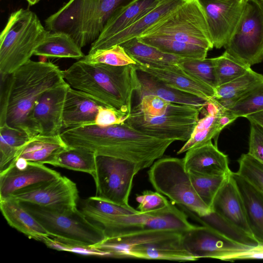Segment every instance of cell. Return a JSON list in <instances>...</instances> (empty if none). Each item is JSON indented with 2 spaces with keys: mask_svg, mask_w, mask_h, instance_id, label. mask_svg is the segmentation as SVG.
<instances>
[{
  "mask_svg": "<svg viewBox=\"0 0 263 263\" xmlns=\"http://www.w3.org/2000/svg\"><path fill=\"white\" fill-rule=\"evenodd\" d=\"M61 136L68 146L82 148L97 156L132 161L141 170L151 167L175 141L153 137L126 122L108 126L91 125L65 129Z\"/></svg>",
  "mask_w": 263,
  "mask_h": 263,
  "instance_id": "6da1fadb",
  "label": "cell"
},
{
  "mask_svg": "<svg viewBox=\"0 0 263 263\" xmlns=\"http://www.w3.org/2000/svg\"><path fill=\"white\" fill-rule=\"evenodd\" d=\"M62 71L64 80L72 88L88 94L103 106L126 115L131 113L138 83L135 64L115 66L79 60Z\"/></svg>",
  "mask_w": 263,
  "mask_h": 263,
  "instance_id": "7a4b0ae2",
  "label": "cell"
},
{
  "mask_svg": "<svg viewBox=\"0 0 263 263\" xmlns=\"http://www.w3.org/2000/svg\"><path fill=\"white\" fill-rule=\"evenodd\" d=\"M10 76L6 123L29 136L28 117L35 103L45 91L66 82L63 71L51 62L29 60Z\"/></svg>",
  "mask_w": 263,
  "mask_h": 263,
  "instance_id": "3957f363",
  "label": "cell"
},
{
  "mask_svg": "<svg viewBox=\"0 0 263 263\" xmlns=\"http://www.w3.org/2000/svg\"><path fill=\"white\" fill-rule=\"evenodd\" d=\"M182 233L170 230H145L106 238L93 247L104 252L106 257L196 260L183 247Z\"/></svg>",
  "mask_w": 263,
  "mask_h": 263,
  "instance_id": "277c9868",
  "label": "cell"
},
{
  "mask_svg": "<svg viewBox=\"0 0 263 263\" xmlns=\"http://www.w3.org/2000/svg\"><path fill=\"white\" fill-rule=\"evenodd\" d=\"M48 32L29 9L11 13L0 35L1 75L12 73L30 60Z\"/></svg>",
  "mask_w": 263,
  "mask_h": 263,
  "instance_id": "5b68a950",
  "label": "cell"
},
{
  "mask_svg": "<svg viewBox=\"0 0 263 263\" xmlns=\"http://www.w3.org/2000/svg\"><path fill=\"white\" fill-rule=\"evenodd\" d=\"M147 174L156 191L166 196L173 204L192 211L199 217L213 212L196 192L183 159L161 157L154 162Z\"/></svg>",
  "mask_w": 263,
  "mask_h": 263,
  "instance_id": "8992f818",
  "label": "cell"
},
{
  "mask_svg": "<svg viewBox=\"0 0 263 263\" xmlns=\"http://www.w3.org/2000/svg\"><path fill=\"white\" fill-rule=\"evenodd\" d=\"M21 203L46 230L51 237L65 242L88 247L99 244L106 238L102 229L90 221L78 209L60 212L35 204Z\"/></svg>",
  "mask_w": 263,
  "mask_h": 263,
  "instance_id": "52a82bcc",
  "label": "cell"
},
{
  "mask_svg": "<svg viewBox=\"0 0 263 263\" xmlns=\"http://www.w3.org/2000/svg\"><path fill=\"white\" fill-rule=\"evenodd\" d=\"M141 36L172 39L209 50L214 47L205 14L198 0H185Z\"/></svg>",
  "mask_w": 263,
  "mask_h": 263,
  "instance_id": "ba28073f",
  "label": "cell"
},
{
  "mask_svg": "<svg viewBox=\"0 0 263 263\" xmlns=\"http://www.w3.org/2000/svg\"><path fill=\"white\" fill-rule=\"evenodd\" d=\"M91 222L103 230L106 238L150 230H170L183 233L194 225L171 201L162 209L147 213L108 215Z\"/></svg>",
  "mask_w": 263,
  "mask_h": 263,
  "instance_id": "9c48e42d",
  "label": "cell"
},
{
  "mask_svg": "<svg viewBox=\"0 0 263 263\" xmlns=\"http://www.w3.org/2000/svg\"><path fill=\"white\" fill-rule=\"evenodd\" d=\"M203 109L171 103L163 115L151 117L144 116L134 108L125 122L132 127L153 137L186 141Z\"/></svg>",
  "mask_w": 263,
  "mask_h": 263,
  "instance_id": "30bf717a",
  "label": "cell"
},
{
  "mask_svg": "<svg viewBox=\"0 0 263 263\" xmlns=\"http://www.w3.org/2000/svg\"><path fill=\"white\" fill-rule=\"evenodd\" d=\"M136 163L126 160L97 155L96 168L91 175L98 199L132 209L128 203L135 176L141 171Z\"/></svg>",
  "mask_w": 263,
  "mask_h": 263,
  "instance_id": "8fae6325",
  "label": "cell"
},
{
  "mask_svg": "<svg viewBox=\"0 0 263 263\" xmlns=\"http://www.w3.org/2000/svg\"><path fill=\"white\" fill-rule=\"evenodd\" d=\"M224 48L233 57L250 66L263 61L262 1H247L237 27Z\"/></svg>",
  "mask_w": 263,
  "mask_h": 263,
  "instance_id": "7c38bea8",
  "label": "cell"
},
{
  "mask_svg": "<svg viewBox=\"0 0 263 263\" xmlns=\"http://www.w3.org/2000/svg\"><path fill=\"white\" fill-rule=\"evenodd\" d=\"M9 197L20 202L65 212L78 209L79 191L76 183L66 176H61L54 180L17 191Z\"/></svg>",
  "mask_w": 263,
  "mask_h": 263,
  "instance_id": "4fadbf2b",
  "label": "cell"
},
{
  "mask_svg": "<svg viewBox=\"0 0 263 263\" xmlns=\"http://www.w3.org/2000/svg\"><path fill=\"white\" fill-rule=\"evenodd\" d=\"M182 245L196 260L220 259L224 255L244 250L251 246L243 243L209 225L194 226L182 233Z\"/></svg>",
  "mask_w": 263,
  "mask_h": 263,
  "instance_id": "5bb4252c",
  "label": "cell"
},
{
  "mask_svg": "<svg viewBox=\"0 0 263 263\" xmlns=\"http://www.w3.org/2000/svg\"><path fill=\"white\" fill-rule=\"evenodd\" d=\"M66 82L45 91L39 98L28 117L31 138L37 134H60L63 128V110L67 90Z\"/></svg>",
  "mask_w": 263,
  "mask_h": 263,
  "instance_id": "9a60e30c",
  "label": "cell"
},
{
  "mask_svg": "<svg viewBox=\"0 0 263 263\" xmlns=\"http://www.w3.org/2000/svg\"><path fill=\"white\" fill-rule=\"evenodd\" d=\"M99 0H69L57 12L45 21L46 28L50 32L69 34L78 45H87V36L90 20Z\"/></svg>",
  "mask_w": 263,
  "mask_h": 263,
  "instance_id": "2e32d148",
  "label": "cell"
},
{
  "mask_svg": "<svg viewBox=\"0 0 263 263\" xmlns=\"http://www.w3.org/2000/svg\"><path fill=\"white\" fill-rule=\"evenodd\" d=\"M198 1L205 14L214 47H224L237 27L247 1Z\"/></svg>",
  "mask_w": 263,
  "mask_h": 263,
  "instance_id": "e0dca14e",
  "label": "cell"
},
{
  "mask_svg": "<svg viewBox=\"0 0 263 263\" xmlns=\"http://www.w3.org/2000/svg\"><path fill=\"white\" fill-rule=\"evenodd\" d=\"M61 176L59 172L43 164L17 158L7 170L0 173V199L8 198L20 190Z\"/></svg>",
  "mask_w": 263,
  "mask_h": 263,
  "instance_id": "ac0fdd59",
  "label": "cell"
},
{
  "mask_svg": "<svg viewBox=\"0 0 263 263\" xmlns=\"http://www.w3.org/2000/svg\"><path fill=\"white\" fill-rule=\"evenodd\" d=\"M136 63L137 70L155 77L169 87L206 101L214 98L215 88L186 73L177 64Z\"/></svg>",
  "mask_w": 263,
  "mask_h": 263,
  "instance_id": "d6986e66",
  "label": "cell"
},
{
  "mask_svg": "<svg viewBox=\"0 0 263 263\" xmlns=\"http://www.w3.org/2000/svg\"><path fill=\"white\" fill-rule=\"evenodd\" d=\"M232 172L214 199L212 205L213 212L234 229L255 240L248 223L241 197Z\"/></svg>",
  "mask_w": 263,
  "mask_h": 263,
  "instance_id": "ffe728a7",
  "label": "cell"
},
{
  "mask_svg": "<svg viewBox=\"0 0 263 263\" xmlns=\"http://www.w3.org/2000/svg\"><path fill=\"white\" fill-rule=\"evenodd\" d=\"M185 0H159L152 9L123 30L100 43H92L88 53L106 49L138 37L168 15Z\"/></svg>",
  "mask_w": 263,
  "mask_h": 263,
  "instance_id": "44dd1931",
  "label": "cell"
},
{
  "mask_svg": "<svg viewBox=\"0 0 263 263\" xmlns=\"http://www.w3.org/2000/svg\"><path fill=\"white\" fill-rule=\"evenodd\" d=\"M186 152L183 159L187 172L211 176H228L232 172L228 156L220 151L212 141Z\"/></svg>",
  "mask_w": 263,
  "mask_h": 263,
  "instance_id": "7402d4cb",
  "label": "cell"
},
{
  "mask_svg": "<svg viewBox=\"0 0 263 263\" xmlns=\"http://www.w3.org/2000/svg\"><path fill=\"white\" fill-rule=\"evenodd\" d=\"M100 105H103L91 96L69 86L63 110V128L94 125Z\"/></svg>",
  "mask_w": 263,
  "mask_h": 263,
  "instance_id": "603a6c76",
  "label": "cell"
},
{
  "mask_svg": "<svg viewBox=\"0 0 263 263\" xmlns=\"http://www.w3.org/2000/svg\"><path fill=\"white\" fill-rule=\"evenodd\" d=\"M241 197L248 223L257 244L263 245V193L237 172H232Z\"/></svg>",
  "mask_w": 263,
  "mask_h": 263,
  "instance_id": "cb8c5ba5",
  "label": "cell"
},
{
  "mask_svg": "<svg viewBox=\"0 0 263 263\" xmlns=\"http://www.w3.org/2000/svg\"><path fill=\"white\" fill-rule=\"evenodd\" d=\"M136 92L140 99L146 95L160 97L173 103L195 106L203 109L207 101L194 95L167 86L155 77L137 70Z\"/></svg>",
  "mask_w": 263,
  "mask_h": 263,
  "instance_id": "d4e9b609",
  "label": "cell"
},
{
  "mask_svg": "<svg viewBox=\"0 0 263 263\" xmlns=\"http://www.w3.org/2000/svg\"><path fill=\"white\" fill-rule=\"evenodd\" d=\"M0 208L8 223L29 238L41 241L44 237H50L42 224L15 199H0Z\"/></svg>",
  "mask_w": 263,
  "mask_h": 263,
  "instance_id": "484cf974",
  "label": "cell"
},
{
  "mask_svg": "<svg viewBox=\"0 0 263 263\" xmlns=\"http://www.w3.org/2000/svg\"><path fill=\"white\" fill-rule=\"evenodd\" d=\"M68 147L61 134H37L31 138L21 149L16 159L22 158L29 162L50 164L56 156Z\"/></svg>",
  "mask_w": 263,
  "mask_h": 263,
  "instance_id": "4316f807",
  "label": "cell"
},
{
  "mask_svg": "<svg viewBox=\"0 0 263 263\" xmlns=\"http://www.w3.org/2000/svg\"><path fill=\"white\" fill-rule=\"evenodd\" d=\"M159 1L132 0L121 6L111 15L99 37L93 43L102 42L123 30L153 8Z\"/></svg>",
  "mask_w": 263,
  "mask_h": 263,
  "instance_id": "83f0119b",
  "label": "cell"
},
{
  "mask_svg": "<svg viewBox=\"0 0 263 263\" xmlns=\"http://www.w3.org/2000/svg\"><path fill=\"white\" fill-rule=\"evenodd\" d=\"M206 114L198 120L190 139L177 152L178 155L217 138L222 129L218 124L221 108L212 99L207 101Z\"/></svg>",
  "mask_w": 263,
  "mask_h": 263,
  "instance_id": "f1b7e54d",
  "label": "cell"
},
{
  "mask_svg": "<svg viewBox=\"0 0 263 263\" xmlns=\"http://www.w3.org/2000/svg\"><path fill=\"white\" fill-rule=\"evenodd\" d=\"M262 84L263 75L250 69L243 75L215 88L213 99L224 110Z\"/></svg>",
  "mask_w": 263,
  "mask_h": 263,
  "instance_id": "f546056e",
  "label": "cell"
},
{
  "mask_svg": "<svg viewBox=\"0 0 263 263\" xmlns=\"http://www.w3.org/2000/svg\"><path fill=\"white\" fill-rule=\"evenodd\" d=\"M33 55L77 60L85 56L81 48L69 34L49 31L43 41L35 49Z\"/></svg>",
  "mask_w": 263,
  "mask_h": 263,
  "instance_id": "4dcf8cb0",
  "label": "cell"
},
{
  "mask_svg": "<svg viewBox=\"0 0 263 263\" xmlns=\"http://www.w3.org/2000/svg\"><path fill=\"white\" fill-rule=\"evenodd\" d=\"M30 138L26 132L7 124L0 126V173L14 163L19 151Z\"/></svg>",
  "mask_w": 263,
  "mask_h": 263,
  "instance_id": "1f68e13d",
  "label": "cell"
},
{
  "mask_svg": "<svg viewBox=\"0 0 263 263\" xmlns=\"http://www.w3.org/2000/svg\"><path fill=\"white\" fill-rule=\"evenodd\" d=\"M96 156L88 150L68 146L56 156L50 165L92 175L95 171Z\"/></svg>",
  "mask_w": 263,
  "mask_h": 263,
  "instance_id": "d6a6232c",
  "label": "cell"
},
{
  "mask_svg": "<svg viewBox=\"0 0 263 263\" xmlns=\"http://www.w3.org/2000/svg\"><path fill=\"white\" fill-rule=\"evenodd\" d=\"M121 45L136 62L177 64L183 59L164 53L152 45L141 42L138 37L128 40Z\"/></svg>",
  "mask_w": 263,
  "mask_h": 263,
  "instance_id": "836d02e7",
  "label": "cell"
},
{
  "mask_svg": "<svg viewBox=\"0 0 263 263\" xmlns=\"http://www.w3.org/2000/svg\"><path fill=\"white\" fill-rule=\"evenodd\" d=\"M138 38L141 42L152 45L164 53L183 58L204 59L209 51L200 46L169 39L147 36H140Z\"/></svg>",
  "mask_w": 263,
  "mask_h": 263,
  "instance_id": "e575fe53",
  "label": "cell"
},
{
  "mask_svg": "<svg viewBox=\"0 0 263 263\" xmlns=\"http://www.w3.org/2000/svg\"><path fill=\"white\" fill-rule=\"evenodd\" d=\"M214 62L217 87L243 75L251 69L250 66L226 51L221 55L214 58Z\"/></svg>",
  "mask_w": 263,
  "mask_h": 263,
  "instance_id": "d590c367",
  "label": "cell"
},
{
  "mask_svg": "<svg viewBox=\"0 0 263 263\" xmlns=\"http://www.w3.org/2000/svg\"><path fill=\"white\" fill-rule=\"evenodd\" d=\"M132 0H99L90 20L87 36V44L92 43L99 36L105 24L118 8Z\"/></svg>",
  "mask_w": 263,
  "mask_h": 263,
  "instance_id": "8d00e7d4",
  "label": "cell"
},
{
  "mask_svg": "<svg viewBox=\"0 0 263 263\" xmlns=\"http://www.w3.org/2000/svg\"><path fill=\"white\" fill-rule=\"evenodd\" d=\"M80 211L90 221L108 215H127L139 212L134 208L127 209L108 201L91 196L81 202Z\"/></svg>",
  "mask_w": 263,
  "mask_h": 263,
  "instance_id": "74e56055",
  "label": "cell"
},
{
  "mask_svg": "<svg viewBox=\"0 0 263 263\" xmlns=\"http://www.w3.org/2000/svg\"><path fill=\"white\" fill-rule=\"evenodd\" d=\"M188 173L197 195L208 206L212 209V205L216 194L230 175L228 176H211L194 172Z\"/></svg>",
  "mask_w": 263,
  "mask_h": 263,
  "instance_id": "f35d334b",
  "label": "cell"
},
{
  "mask_svg": "<svg viewBox=\"0 0 263 263\" xmlns=\"http://www.w3.org/2000/svg\"><path fill=\"white\" fill-rule=\"evenodd\" d=\"M80 60L88 64H103L115 66L137 64L121 45L98 49L88 53Z\"/></svg>",
  "mask_w": 263,
  "mask_h": 263,
  "instance_id": "ab89813d",
  "label": "cell"
},
{
  "mask_svg": "<svg viewBox=\"0 0 263 263\" xmlns=\"http://www.w3.org/2000/svg\"><path fill=\"white\" fill-rule=\"evenodd\" d=\"M178 66L186 73L209 85L217 87L214 58L204 59L183 58Z\"/></svg>",
  "mask_w": 263,
  "mask_h": 263,
  "instance_id": "60d3db41",
  "label": "cell"
},
{
  "mask_svg": "<svg viewBox=\"0 0 263 263\" xmlns=\"http://www.w3.org/2000/svg\"><path fill=\"white\" fill-rule=\"evenodd\" d=\"M223 110L237 118H246L248 115L263 110V84Z\"/></svg>",
  "mask_w": 263,
  "mask_h": 263,
  "instance_id": "b9f144b4",
  "label": "cell"
},
{
  "mask_svg": "<svg viewBox=\"0 0 263 263\" xmlns=\"http://www.w3.org/2000/svg\"><path fill=\"white\" fill-rule=\"evenodd\" d=\"M238 162L237 172L263 193V163L248 153L242 154Z\"/></svg>",
  "mask_w": 263,
  "mask_h": 263,
  "instance_id": "7bdbcfd3",
  "label": "cell"
},
{
  "mask_svg": "<svg viewBox=\"0 0 263 263\" xmlns=\"http://www.w3.org/2000/svg\"><path fill=\"white\" fill-rule=\"evenodd\" d=\"M41 242L47 247L58 251L70 252L84 256L106 257L104 252L93 247L65 242L49 236L43 238Z\"/></svg>",
  "mask_w": 263,
  "mask_h": 263,
  "instance_id": "ee69618b",
  "label": "cell"
},
{
  "mask_svg": "<svg viewBox=\"0 0 263 263\" xmlns=\"http://www.w3.org/2000/svg\"><path fill=\"white\" fill-rule=\"evenodd\" d=\"M170 103L160 97L149 95L142 97L134 108L144 116L155 117L163 115Z\"/></svg>",
  "mask_w": 263,
  "mask_h": 263,
  "instance_id": "f6af8a7d",
  "label": "cell"
},
{
  "mask_svg": "<svg viewBox=\"0 0 263 263\" xmlns=\"http://www.w3.org/2000/svg\"><path fill=\"white\" fill-rule=\"evenodd\" d=\"M136 201L139 203L138 209L140 212L147 213L164 208L170 201L162 194L150 190L144 191L142 194L136 195Z\"/></svg>",
  "mask_w": 263,
  "mask_h": 263,
  "instance_id": "bcb514c9",
  "label": "cell"
},
{
  "mask_svg": "<svg viewBox=\"0 0 263 263\" xmlns=\"http://www.w3.org/2000/svg\"><path fill=\"white\" fill-rule=\"evenodd\" d=\"M250 130L248 154L263 163V127L249 120Z\"/></svg>",
  "mask_w": 263,
  "mask_h": 263,
  "instance_id": "7dc6e473",
  "label": "cell"
},
{
  "mask_svg": "<svg viewBox=\"0 0 263 263\" xmlns=\"http://www.w3.org/2000/svg\"><path fill=\"white\" fill-rule=\"evenodd\" d=\"M128 116L112 108L100 105L94 125L108 126L121 124L125 122Z\"/></svg>",
  "mask_w": 263,
  "mask_h": 263,
  "instance_id": "c3c4849f",
  "label": "cell"
},
{
  "mask_svg": "<svg viewBox=\"0 0 263 263\" xmlns=\"http://www.w3.org/2000/svg\"><path fill=\"white\" fill-rule=\"evenodd\" d=\"M243 259H263V245L257 244L244 250L228 253L220 260L232 261Z\"/></svg>",
  "mask_w": 263,
  "mask_h": 263,
  "instance_id": "681fc988",
  "label": "cell"
},
{
  "mask_svg": "<svg viewBox=\"0 0 263 263\" xmlns=\"http://www.w3.org/2000/svg\"><path fill=\"white\" fill-rule=\"evenodd\" d=\"M237 118L235 116L223 110L221 108V112L218 118L219 126L222 130L227 126L233 122Z\"/></svg>",
  "mask_w": 263,
  "mask_h": 263,
  "instance_id": "f907efd6",
  "label": "cell"
},
{
  "mask_svg": "<svg viewBox=\"0 0 263 263\" xmlns=\"http://www.w3.org/2000/svg\"><path fill=\"white\" fill-rule=\"evenodd\" d=\"M247 119L253 121L263 127V110L248 115Z\"/></svg>",
  "mask_w": 263,
  "mask_h": 263,
  "instance_id": "816d5d0a",
  "label": "cell"
},
{
  "mask_svg": "<svg viewBox=\"0 0 263 263\" xmlns=\"http://www.w3.org/2000/svg\"><path fill=\"white\" fill-rule=\"evenodd\" d=\"M30 6H33L37 3L40 0H26Z\"/></svg>",
  "mask_w": 263,
  "mask_h": 263,
  "instance_id": "f5cc1de1",
  "label": "cell"
},
{
  "mask_svg": "<svg viewBox=\"0 0 263 263\" xmlns=\"http://www.w3.org/2000/svg\"><path fill=\"white\" fill-rule=\"evenodd\" d=\"M238 1H240V2H246V1H247V0H238Z\"/></svg>",
  "mask_w": 263,
  "mask_h": 263,
  "instance_id": "db71d44e",
  "label": "cell"
},
{
  "mask_svg": "<svg viewBox=\"0 0 263 263\" xmlns=\"http://www.w3.org/2000/svg\"><path fill=\"white\" fill-rule=\"evenodd\" d=\"M261 1H262L263 2V0H261Z\"/></svg>",
  "mask_w": 263,
  "mask_h": 263,
  "instance_id": "11a10c76",
  "label": "cell"
}]
</instances>
